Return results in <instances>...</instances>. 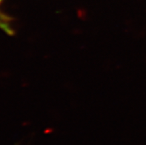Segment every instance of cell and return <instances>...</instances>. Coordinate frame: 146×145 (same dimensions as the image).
I'll use <instances>...</instances> for the list:
<instances>
[{"label": "cell", "mask_w": 146, "mask_h": 145, "mask_svg": "<svg viewBox=\"0 0 146 145\" xmlns=\"http://www.w3.org/2000/svg\"><path fill=\"white\" fill-rule=\"evenodd\" d=\"M2 0H0V3L2 2ZM0 28L2 29L4 31H5L7 33L11 34L13 33V30L11 27V20L10 18L7 15H5L0 12Z\"/></svg>", "instance_id": "cell-1"}]
</instances>
